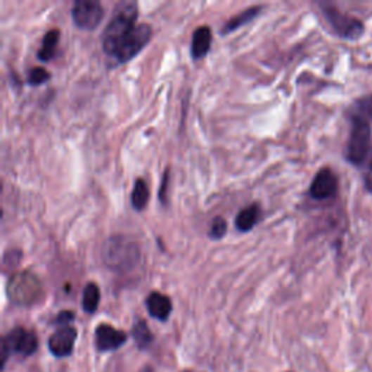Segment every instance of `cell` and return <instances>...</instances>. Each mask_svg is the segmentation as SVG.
Returning a JSON list of instances; mask_svg holds the SVG:
<instances>
[{"mask_svg":"<svg viewBox=\"0 0 372 372\" xmlns=\"http://www.w3.org/2000/svg\"><path fill=\"white\" fill-rule=\"evenodd\" d=\"M137 18L139 5L134 0H124L115 5L101 38L106 56H111L118 44L137 27Z\"/></svg>","mask_w":372,"mask_h":372,"instance_id":"obj_1","label":"cell"},{"mask_svg":"<svg viewBox=\"0 0 372 372\" xmlns=\"http://www.w3.org/2000/svg\"><path fill=\"white\" fill-rule=\"evenodd\" d=\"M141 249L137 242L122 234L109 237L102 248L103 264L113 271L128 272L140 264Z\"/></svg>","mask_w":372,"mask_h":372,"instance_id":"obj_2","label":"cell"},{"mask_svg":"<svg viewBox=\"0 0 372 372\" xmlns=\"http://www.w3.org/2000/svg\"><path fill=\"white\" fill-rule=\"evenodd\" d=\"M6 290L11 301L20 307H30L37 304L44 295L41 281L30 271L13 274L8 281Z\"/></svg>","mask_w":372,"mask_h":372,"instance_id":"obj_3","label":"cell"},{"mask_svg":"<svg viewBox=\"0 0 372 372\" xmlns=\"http://www.w3.org/2000/svg\"><path fill=\"white\" fill-rule=\"evenodd\" d=\"M151 37H153V30L148 24H146V22H143V24H137V27L118 44L114 53L109 57L114 58L117 64L128 63L147 46Z\"/></svg>","mask_w":372,"mask_h":372,"instance_id":"obj_4","label":"cell"},{"mask_svg":"<svg viewBox=\"0 0 372 372\" xmlns=\"http://www.w3.org/2000/svg\"><path fill=\"white\" fill-rule=\"evenodd\" d=\"M371 147V128L365 118L355 117L352 120L351 137L346 147V159L355 166L365 163Z\"/></svg>","mask_w":372,"mask_h":372,"instance_id":"obj_5","label":"cell"},{"mask_svg":"<svg viewBox=\"0 0 372 372\" xmlns=\"http://www.w3.org/2000/svg\"><path fill=\"white\" fill-rule=\"evenodd\" d=\"M38 349V338L34 332L24 329V327H16L11 331L2 342V355L4 364L6 362L11 354H18L22 357H31Z\"/></svg>","mask_w":372,"mask_h":372,"instance_id":"obj_6","label":"cell"},{"mask_svg":"<svg viewBox=\"0 0 372 372\" xmlns=\"http://www.w3.org/2000/svg\"><path fill=\"white\" fill-rule=\"evenodd\" d=\"M103 8L98 0H76L72 8L75 25L84 31H94L103 19Z\"/></svg>","mask_w":372,"mask_h":372,"instance_id":"obj_7","label":"cell"},{"mask_svg":"<svg viewBox=\"0 0 372 372\" xmlns=\"http://www.w3.org/2000/svg\"><path fill=\"white\" fill-rule=\"evenodd\" d=\"M321 9L327 20L331 22V25L340 37L357 38L364 32V27L358 19L340 13V11L332 5H321Z\"/></svg>","mask_w":372,"mask_h":372,"instance_id":"obj_8","label":"cell"},{"mask_svg":"<svg viewBox=\"0 0 372 372\" xmlns=\"http://www.w3.org/2000/svg\"><path fill=\"white\" fill-rule=\"evenodd\" d=\"M338 192V178L333 173L332 169L323 167L321 170L317 172L316 178L312 182L310 186V195L312 198L317 201H324L331 200Z\"/></svg>","mask_w":372,"mask_h":372,"instance_id":"obj_9","label":"cell"},{"mask_svg":"<svg viewBox=\"0 0 372 372\" xmlns=\"http://www.w3.org/2000/svg\"><path fill=\"white\" fill-rule=\"evenodd\" d=\"M76 339H77V331L73 326L60 327V329L56 331L49 339V347L51 354L58 358L69 357L73 352Z\"/></svg>","mask_w":372,"mask_h":372,"instance_id":"obj_10","label":"cell"},{"mask_svg":"<svg viewBox=\"0 0 372 372\" xmlns=\"http://www.w3.org/2000/svg\"><path fill=\"white\" fill-rule=\"evenodd\" d=\"M127 342V335L111 324H99L95 331V345L102 352L115 351Z\"/></svg>","mask_w":372,"mask_h":372,"instance_id":"obj_11","label":"cell"},{"mask_svg":"<svg viewBox=\"0 0 372 372\" xmlns=\"http://www.w3.org/2000/svg\"><path fill=\"white\" fill-rule=\"evenodd\" d=\"M146 307L148 314L160 321H166L173 310V305L172 301L167 295L158 293V291H153L147 295L146 298Z\"/></svg>","mask_w":372,"mask_h":372,"instance_id":"obj_12","label":"cell"},{"mask_svg":"<svg viewBox=\"0 0 372 372\" xmlns=\"http://www.w3.org/2000/svg\"><path fill=\"white\" fill-rule=\"evenodd\" d=\"M211 44H212L211 28L207 25L196 28L192 35V46H191L192 57L195 60L204 58L211 50Z\"/></svg>","mask_w":372,"mask_h":372,"instance_id":"obj_13","label":"cell"},{"mask_svg":"<svg viewBox=\"0 0 372 372\" xmlns=\"http://www.w3.org/2000/svg\"><path fill=\"white\" fill-rule=\"evenodd\" d=\"M262 210L259 204H250L240 210V212L236 215V229L242 233L250 231L260 220Z\"/></svg>","mask_w":372,"mask_h":372,"instance_id":"obj_14","label":"cell"},{"mask_svg":"<svg viewBox=\"0 0 372 372\" xmlns=\"http://www.w3.org/2000/svg\"><path fill=\"white\" fill-rule=\"evenodd\" d=\"M262 9H264L262 6H252V8H248V9L242 11L240 13H237L236 16L230 18L224 24V27L222 30V34L227 35V34H230L233 31H237L238 28H242L243 25L249 24V22H252L260 13Z\"/></svg>","mask_w":372,"mask_h":372,"instance_id":"obj_15","label":"cell"},{"mask_svg":"<svg viewBox=\"0 0 372 372\" xmlns=\"http://www.w3.org/2000/svg\"><path fill=\"white\" fill-rule=\"evenodd\" d=\"M60 41V31L58 30H50L46 32L41 42V49L37 53V57L41 61H50L56 57L57 53V44Z\"/></svg>","mask_w":372,"mask_h":372,"instance_id":"obj_16","label":"cell"},{"mask_svg":"<svg viewBox=\"0 0 372 372\" xmlns=\"http://www.w3.org/2000/svg\"><path fill=\"white\" fill-rule=\"evenodd\" d=\"M99 301H101V290L96 286L95 282L86 283V287L83 290V297H82V305L83 310L86 313H95L99 307Z\"/></svg>","mask_w":372,"mask_h":372,"instance_id":"obj_17","label":"cell"},{"mask_svg":"<svg viewBox=\"0 0 372 372\" xmlns=\"http://www.w3.org/2000/svg\"><path fill=\"white\" fill-rule=\"evenodd\" d=\"M150 200V189L143 178H139L134 184L133 193H131V205L137 211H143Z\"/></svg>","mask_w":372,"mask_h":372,"instance_id":"obj_18","label":"cell"},{"mask_svg":"<svg viewBox=\"0 0 372 372\" xmlns=\"http://www.w3.org/2000/svg\"><path fill=\"white\" fill-rule=\"evenodd\" d=\"M133 339L136 340L140 349H146L153 342V335L144 320H139L133 327Z\"/></svg>","mask_w":372,"mask_h":372,"instance_id":"obj_19","label":"cell"},{"mask_svg":"<svg viewBox=\"0 0 372 372\" xmlns=\"http://www.w3.org/2000/svg\"><path fill=\"white\" fill-rule=\"evenodd\" d=\"M226 233H227V222L223 217H215L211 223L208 237L211 240H222L226 236Z\"/></svg>","mask_w":372,"mask_h":372,"instance_id":"obj_20","label":"cell"},{"mask_svg":"<svg viewBox=\"0 0 372 372\" xmlns=\"http://www.w3.org/2000/svg\"><path fill=\"white\" fill-rule=\"evenodd\" d=\"M51 77L50 72H47L44 68H34L28 73V83L31 86H39L42 83H46Z\"/></svg>","mask_w":372,"mask_h":372,"instance_id":"obj_21","label":"cell"},{"mask_svg":"<svg viewBox=\"0 0 372 372\" xmlns=\"http://www.w3.org/2000/svg\"><path fill=\"white\" fill-rule=\"evenodd\" d=\"M73 320H75V313L65 310V312H61L56 316L54 323L64 327V326H70V321H73Z\"/></svg>","mask_w":372,"mask_h":372,"instance_id":"obj_22","label":"cell"},{"mask_svg":"<svg viewBox=\"0 0 372 372\" xmlns=\"http://www.w3.org/2000/svg\"><path fill=\"white\" fill-rule=\"evenodd\" d=\"M169 181H170V177H169V167H167L166 172H165V174H163V181H162L160 193H159L160 201H162L163 204L167 203V185H169Z\"/></svg>","mask_w":372,"mask_h":372,"instance_id":"obj_23","label":"cell"},{"mask_svg":"<svg viewBox=\"0 0 372 372\" xmlns=\"http://www.w3.org/2000/svg\"><path fill=\"white\" fill-rule=\"evenodd\" d=\"M365 186L369 192H372V158L369 159L365 170Z\"/></svg>","mask_w":372,"mask_h":372,"instance_id":"obj_24","label":"cell"},{"mask_svg":"<svg viewBox=\"0 0 372 372\" xmlns=\"http://www.w3.org/2000/svg\"><path fill=\"white\" fill-rule=\"evenodd\" d=\"M361 108H362V111L368 115V118H372V96L365 99V102H364V105H361Z\"/></svg>","mask_w":372,"mask_h":372,"instance_id":"obj_25","label":"cell"},{"mask_svg":"<svg viewBox=\"0 0 372 372\" xmlns=\"http://www.w3.org/2000/svg\"><path fill=\"white\" fill-rule=\"evenodd\" d=\"M141 372H153V369H151L150 366H146V368H144Z\"/></svg>","mask_w":372,"mask_h":372,"instance_id":"obj_26","label":"cell"},{"mask_svg":"<svg viewBox=\"0 0 372 372\" xmlns=\"http://www.w3.org/2000/svg\"><path fill=\"white\" fill-rule=\"evenodd\" d=\"M185 372H189V371H185Z\"/></svg>","mask_w":372,"mask_h":372,"instance_id":"obj_27","label":"cell"}]
</instances>
